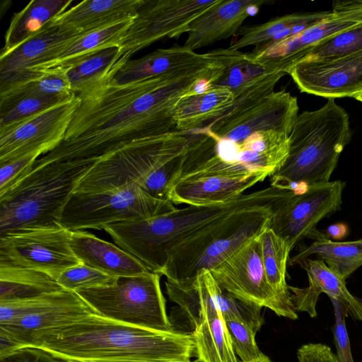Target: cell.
Wrapping results in <instances>:
<instances>
[{
    "instance_id": "39",
    "label": "cell",
    "mask_w": 362,
    "mask_h": 362,
    "mask_svg": "<svg viewBox=\"0 0 362 362\" xmlns=\"http://www.w3.org/2000/svg\"><path fill=\"white\" fill-rule=\"evenodd\" d=\"M118 53V47H109L67 69V76L73 92L78 94L108 72L116 63Z\"/></svg>"
},
{
    "instance_id": "32",
    "label": "cell",
    "mask_w": 362,
    "mask_h": 362,
    "mask_svg": "<svg viewBox=\"0 0 362 362\" xmlns=\"http://www.w3.org/2000/svg\"><path fill=\"white\" fill-rule=\"evenodd\" d=\"M71 0H33L13 16L1 54L7 53L66 11Z\"/></svg>"
},
{
    "instance_id": "11",
    "label": "cell",
    "mask_w": 362,
    "mask_h": 362,
    "mask_svg": "<svg viewBox=\"0 0 362 362\" xmlns=\"http://www.w3.org/2000/svg\"><path fill=\"white\" fill-rule=\"evenodd\" d=\"M71 231L64 228H27L0 236V267L45 272L57 280L80 262L71 246Z\"/></svg>"
},
{
    "instance_id": "15",
    "label": "cell",
    "mask_w": 362,
    "mask_h": 362,
    "mask_svg": "<svg viewBox=\"0 0 362 362\" xmlns=\"http://www.w3.org/2000/svg\"><path fill=\"white\" fill-rule=\"evenodd\" d=\"M79 103L74 93L42 112L0 129V163L39 149L46 153L54 149L63 141Z\"/></svg>"
},
{
    "instance_id": "14",
    "label": "cell",
    "mask_w": 362,
    "mask_h": 362,
    "mask_svg": "<svg viewBox=\"0 0 362 362\" xmlns=\"http://www.w3.org/2000/svg\"><path fill=\"white\" fill-rule=\"evenodd\" d=\"M165 288L168 298L179 305L190 324L201 313L209 310L221 312L225 319L243 321L256 332L264 323L262 307L223 289L209 270L202 269L194 278L180 283L166 281Z\"/></svg>"
},
{
    "instance_id": "19",
    "label": "cell",
    "mask_w": 362,
    "mask_h": 362,
    "mask_svg": "<svg viewBox=\"0 0 362 362\" xmlns=\"http://www.w3.org/2000/svg\"><path fill=\"white\" fill-rule=\"evenodd\" d=\"M226 49L219 48L197 53L184 46L158 49L142 57L129 59L115 73L119 84L160 77L197 68L223 64Z\"/></svg>"
},
{
    "instance_id": "1",
    "label": "cell",
    "mask_w": 362,
    "mask_h": 362,
    "mask_svg": "<svg viewBox=\"0 0 362 362\" xmlns=\"http://www.w3.org/2000/svg\"><path fill=\"white\" fill-rule=\"evenodd\" d=\"M117 69L113 66L76 94L80 103L63 141L34 165L95 162L134 140L174 131L177 102L200 81L216 78L223 65L124 84L113 78Z\"/></svg>"
},
{
    "instance_id": "27",
    "label": "cell",
    "mask_w": 362,
    "mask_h": 362,
    "mask_svg": "<svg viewBox=\"0 0 362 362\" xmlns=\"http://www.w3.org/2000/svg\"><path fill=\"white\" fill-rule=\"evenodd\" d=\"M144 0H85L66 10L53 22L81 33L134 18Z\"/></svg>"
},
{
    "instance_id": "45",
    "label": "cell",
    "mask_w": 362,
    "mask_h": 362,
    "mask_svg": "<svg viewBox=\"0 0 362 362\" xmlns=\"http://www.w3.org/2000/svg\"><path fill=\"white\" fill-rule=\"evenodd\" d=\"M333 305L335 322L333 327L334 342L337 362H354L345 322L348 312L344 305L335 298H329Z\"/></svg>"
},
{
    "instance_id": "3",
    "label": "cell",
    "mask_w": 362,
    "mask_h": 362,
    "mask_svg": "<svg viewBox=\"0 0 362 362\" xmlns=\"http://www.w3.org/2000/svg\"><path fill=\"white\" fill-rule=\"evenodd\" d=\"M292 193L291 189L270 185L226 202L188 205L149 218L106 225L102 230L151 272L160 274L170 251L208 224L238 210L282 204Z\"/></svg>"
},
{
    "instance_id": "51",
    "label": "cell",
    "mask_w": 362,
    "mask_h": 362,
    "mask_svg": "<svg viewBox=\"0 0 362 362\" xmlns=\"http://www.w3.org/2000/svg\"><path fill=\"white\" fill-rule=\"evenodd\" d=\"M146 362H175V361H146ZM189 362H201L199 360L197 359L195 361H189Z\"/></svg>"
},
{
    "instance_id": "13",
    "label": "cell",
    "mask_w": 362,
    "mask_h": 362,
    "mask_svg": "<svg viewBox=\"0 0 362 362\" xmlns=\"http://www.w3.org/2000/svg\"><path fill=\"white\" fill-rule=\"evenodd\" d=\"M218 284L233 296L277 315L297 320L296 309L285 304L270 286L264 270L259 236L210 270Z\"/></svg>"
},
{
    "instance_id": "30",
    "label": "cell",
    "mask_w": 362,
    "mask_h": 362,
    "mask_svg": "<svg viewBox=\"0 0 362 362\" xmlns=\"http://www.w3.org/2000/svg\"><path fill=\"white\" fill-rule=\"evenodd\" d=\"M133 20L134 18L126 20L100 29L81 33L69 42L54 60L42 66L37 73L54 68L67 69L103 49L118 47Z\"/></svg>"
},
{
    "instance_id": "40",
    "label": "cell",
    "mask_w": 362,
    "mask_h": 362,
    "mask_svg": "<svg viewBox=\"0 0 362 362\" xmlns=\"http://www.w3.org/2000/svg\"><path fill=\"white\" fill-rule=\"evenodd\" d=\"M361 50L362 25L339 33L308 49L303 53L300 61L343 57Z\"/></svg>"
},
{
    "instance_id": "20",
    "label": "cell",
    "mask_w": 362,
    "mask_h": 362,
    "mask_svg": "<svg viewBox=\"0 0 362 362\" xmlns=\"http://www.w3.org/2000/svg\"><path fill=\"white\" fill-rule=\"evenodd\" d=\"M362 25L333 14L304 30L278 41L256 46L250 57L270 72L288 70L298 62L303 53L320 42L343 32Z\"/></svg>"
},
{
    "instance_id": "53",
    "label": "cell",
    "mask_w": 362,
    "mask_h": 362,
    "mask_svg": "<svg viewBox=\"0 0 362 362\" xmlns=\"http://www.w3.org/2000/svg\"><path fill=\"white\" fill-rule=\"evenodd\" d=\"M66 362H75V361H66Z\"/></svg>"
},
{
    "instance_id": "22",
    "label": "cell",
    "mask_w": 362,
    "mask_h": 362,
    "mask_svg": "<svg viewBox=\"0 0 362 362\" xmlns=\"http://www.w3.org/2000/svg\"><path fill=\"white\" fill-rule=\"evenodd\" d=\"M269 0H218L186 28L187 37L183 45L194 51L238 33L249 16L258 13Z\"/></svg>"
},
{
    "instance_id": "8",
    "label": "cell",
    "mask_w": 362,
    "mask_h": 362,
    "mask_svg": "<svg viewBox=\"0 0 362 362\" xmlns=\"http://www.w3.org/2000/svg\"><path fill=\"white\" fill-rule=\"evenodd\" d=\"M160 274L118 277L112 285L78 289L75 293L97 315L128 325L158 332L174 328L166 313Z\"/></svg>"
},
{
    "instance_id": "36",
    "label": "cell",
    "mask_w": 362,
    "mask_h": 362,
    "mask_svg": "<svg viewBox=\"0 0 362 362\" xmlns=\"http://www.w3.org/2000/svg\"><path fill=\"white\" fill-rule=\"evenodd\" d=\"M229 49L221 74L209 83V88H224L233 95L272 73L253 60L249 52Z\"/></svg>"
},
{
    "instance_id": "23",
    "label": "cell",
    "mask_w": 362,
    "mask_h": 362,
    "mask_svg": "<svg viewBox=\"0 0 362 362\" xmlns=\"http://www.w3.org/2000/svg\"><path fill=\"white\" fill-rule=\"evenodd\" d=\"M214 139L222 158L270 175L283 165L289 152V135L274 130L255 132L240 144Z\"/></svg>"
},
{
    "instance_id": "34",
    "label": "cell",
    "mask_w": 362,
    "mask_h": 362,
    "mask_svg": "<svg viewBox=\"0 0 362 362\" xmlns=\"http://www.w3.org/2000/svg\"><path fill=\"white\" fill-rule=\"evenodd\" d=\"M259 240L262 262L270 286L285 304L296 309L286 283V268L291 251L286 243L268 226L259 235Z\"/></svg>"
},
{
    "instance_id": "21",
    "label": "cell",
    "mask_w": 362,
    "mask_h": 362,
    "mask_svg": "<svg viewBox=\"0 0 362 362\" xmlns=\"http://www.w3.org/2000/svg\"><path fill=\"white\" fill-rule=\"evenodd\" d=\"M270 175L264 171L218 173L185 177L171 188L168 200L174 204L203 206L226 202L262 182Z\"/></svg>"
},
{
    "instance_id": "2",
    "label": "cell",
    "mask_w": 362,
    "mask_h": 362,
    "mask_svg": "<svg viewBox=\"0 0 362 362\" xmlns=\"http://www.w3.org/2000/svg\"><path fill=\"white\" fill-rule=\"evenodd\" d=\"M27 346L75 362H189L196 355L192 333L151 330L95 313L37 333Z\"/></svg>"
},
{
    "instance_id": "43",
    "label": "cell",
    "mask_w": 362,
    "mask_h": 362,
    "mask_svg": "<svg viewBox=\"0 0 362 362\" xmlns=\"http://www.w3.org/2000/svg\"><path fill=\"white\" fill-rule=\"evenodd\" d=\"M235 353L240 362H258L267 357L255 341L256 332L237 319H225Z\"/></svg>"
},
{
    "instance_id": "38",
    "label": "cell",
    "mask_w": 362,
    "mask_h": 362,
    "mask_svg": "<svg viewBox=\"0 0 362 362\" xmlns=\"http://www.w3.org/2000/svg\"><path fill=\"white\" fill-rule=\"evenodd\" d=\"M78 297L76 293L63 289L28 298L0 301V325L40 313Z\"/></svg>"
},
{
    "instance_id": "10",
    "label": "cell",
    "mask_w": 362,
    "mask_h": 362,
    "mask_svg": "<svg viewBox=\"0 0 362 362\" xmlns=\"http://www.w3.org/2000/svg\"><path fill=\"white\" fill-rule=\"evenodd\" d=\"M218 0H144L118 45L114 66L119 68L136 52L165 37H177L187 25Z\"/></svg>"
},
{
    "instance_id": "42",
    "label": "cell",
    "mask_w": 362,
    "mask_h": 362,
    "mask_svg": "<svg viewBox=\"0 0 362 362\" xmlns=\"http://www.w3.org/2000/svg\"><path fill=\"white\" fill-rule=\"evenodd\" d=\"M117 278L81 262L62 272L57 281L64 289L75 292L81 288L110 286Z\"/></svg>"
},
{
    "instance_id": "29",
    "label": "cell",
    "mask_w": 362,
    "mask_h": 362,
    "mask_svg": "<svg viewBox=\"0 0 362 362\" xmlns=\"http://www.w3.org/2000/svg\"><path fill=\"white\" fill-rule=\"evenodd\" d=\"M191 325L198 360L201 362H238L221 312L205 310Z\"/></svg>"
},
{
    "instance_id": "24",
    "label": "cell",
    "mask_w": 362,
    "mask_h": 362,
    "mask_svg": "<svg viewBox=\"0 0 362 362\" xmlns=\"http://www.w3.org/2000/svg\"><path fill=\"white\" fill-rule=\"evenodd\" d=\"M307 272L308 286H288L296 311L305 312L311 317L317 315L316 305L319 296L326 293L338 299L348 313L356 320H362V301L347 289L344 279L332 271L320 259H305L298 263Z\"/></svg>"
},
{
    "instance_id": "25",
    "label": "cell",
    "mask_w": 362,
    "mask_h": 362,
    "mask_svg": "<svg viewBox=\"0 0 362 362\" xmlns=\"http://www.w3.org/2000/svg\"><path fill=\"white\" fill-rule=\"evenodd\" d=\"M92 313L94 312L79 296L40 313L0 325V357L25 347L39 332L69 324Z\"/></svg>"
},
{
    "instance_id": "17",
    "label": "cell",
    "mask_w": 362,
    "mask_h": 362,
    "mask_svg": "<svg viewBox=\"0 0 362 362\" xmlns=\"http://www.w3.org/2000/svg\"><path fill=\"white\" fill-rule=\"evenodd\" d=\"M302 93L327 99L354 98L362 91V50L320 59H303L288 70Z\"/></svg>"
},
{
    "instance_id": "50",
    "label": "cell",
    "mask_w": 362,
    "mask_h": 362,
    "mask_svg": "<svg viewBox=\"0 0 362 362\" xmlns=\"http://www.w3.org/2000/svg\"><path fill=\"white\" fill-rule=\"evenodd\" d=\"M354 98H355L356 100L362 103V91L358 93L356 95H355Z\"/></svg>"
},
{
    "instance_id": "46",
    "label": "cell",
    "mask_w": 362,
    "mask_h": 362,
    "mask_svg": "<svg viewBox=\"0 0 362 362\" xmlns=\"http://www.w3.org/2000/svg\"><path fill=\"white\" fill-rule=\"evenodd\" d=\"M0 362H66L52 354L37 347H22L0 357Z\"/></svg>"
},
{
    "instance_id": "37",
    "label": "cell",
    "mask_w": 362,
    "mask_h": 362,
    "mask_svg": "<svg viewBox=\"0 0 362 362\" xmlns=\"http://www.w3.org/2000/svg\"><path fill=\"white\" fill-rule=\"evenodd\" d=\"M66 69L54 68L40 71L36 78L0 93V105L29 95L66 98L74 93Z\"/></svg>"
},
{
    "instance_id": "47",
    "label": "cell",
    "mask_w": 362,
    "mask_h": 362,
    "mask_svg": "<svg viewBox=\"0 0 362 362\" xmlns=\"http://www.w3.org/2000/svg\"><path fill=\"white\" fill-rule=\"evenodd\" d=\"M298 362H337L331 348L321 343L302 345L297 351Z\"/></svg>"
},
{
    "instance_id": "28",
    "label": "cell",
    "mask_w": 362,
    "mask_h": 362,
    "mask_svg": "<svg viewBox=\"0 0 362 362\" xmlns=\"http://www.w3.org/2000/svg\"><path fill=\"white\" fill-rule=\"evenodd\" d=\"M233 93L224 88H211L201 93L192 90L182 96L173 112L175 130L191 132L206 127L231 105Z\"/></svg>"
},
{
    "instance_id": "48",
    "label": "cell",
    "mask_w": 362,
    "mask_h": 362,
    "mask_svg": "<svg viewBox=\"0 0 362 362\" xmlns=\"http://www.w3.org/2000/svg\"><path fill=\"white\" fill-rule=\"evenodd\" d=\"M332 12L344 20L362 25V0L334 1Z\"/></svg>"
},
{
    "instance_id": "7",
    "label": "cell",
    "mask_w": 362,
    "mask_h": 362,
    "mask_svg": "<svg viewBox=\"0 0 362 362\" xmlns=\"http://www.w3.org/2000/svg\"><path fill=\"white\" fill-rule=\"evenodd\" d=\"M282 204L238 210L211 222L170 251L160 274L176 284L213 269L258 237Z\"/></svg>"
},
{
    "instance_id": "18",
    "label": "cell",
    "mask_w": 362,
    "mask_h": 362,
    "mask_svg": "<svg viewBox=\"0 0 362 362\" xmlns=\"http://www.w3.org/2000/svg\"><path fill=\"white\" fill-rule=\"evenodd\" d=\"M81 33L49 22L40 31L11 51L0 54V93L28 82L38 69L54 60Z\"/></svg>"
},
{
    "instance_id": "31",
    "label": "cell",
    "mask_w": 362,
    "mask_h": 362,
    "mask_svg": "<svg viewBox=\"0 0 362 362\" xmlns=\"http://www.w3.org/2000/svg\"><path fill=\"white\" fill-rule=\"evenodd\" d=\"M315 240L288 259L289 265L298 264L312 255H316L341 279L346 280L362 266V238L347 242H333L326 235L316 231Z\"/></svg>"
},
{
    "instance_id": "26",
    "label": "cell",
    "mask_w": 362,
    "mask_h": 362,
    "mask_svg": "<svg viewBox=\"0 0 362 362\" xmlns=\"http://www.w3.org/2000/svg\"><path fill=\"white\" fill-rule=\"evenodd\" d=\"M71 246L80 262L112 276H133L151 272L136 257L87 231H71Z\"/></svg>"
},
{
    "instance_id": "4",
    "label": "cell",
    "mask_w": 362,
    "mask_h": 362,
    "mask_svg": "<svg viewBox=\"0 0 362 362\" xmlns=\"http://www.w3.org/2000/svg\"><path fill=\"white\" fill-rule=\"evenodd\" d=\"M192 135L174 130L134 140L95 161L75 192L97 193L136 186L153 197L168 200Z\"/></svg>"
},
{
    "instance_id": "12",
    "label": "cell",
    "mask_w": 362,
    "mask_h": 362,
    "mask_svg": "<svg viewBox=\"0 0 362 362\" xmlns=\"http://www.w3.org/2000/svg\"><path fill=\"white\" fill-rule=\"evenodd\" d=\"M345 182L341 180L300 185L274 211L268 228L281 238L291 251L305 238H311L323 218L339 211Z\"/></svg>"
},
{
    "instance_id": "44",
    "label": "cell",
    "mask_w": 362,
    "mask_h": 362,
    "mask_svg": "<svg viewBox=\"0 0 362 362\" xmlns=\"http://www.w3.org/2000/svg\"><path fill=\"white\" fill-rule=\"evenodd\" d=\"M45 153L39 149L0 163V194L28 174L38 157Z\"/></svg>"
},
{
    "instance_id": "33",
    "label": "cell",
    "mask_w": 362,
    "mask_h": 362,
    "mask_svg": "<svg viewBox=\"0 0 362 362\" xmlns=\"http://www.w3.org/2000/svg\"><path fill=\"white\" fill-rule=\"evenodd\" d=\"M63 289L55 279L45 272L0 267V301L28 298Z\"/></svg>"
},
{
    "instance_id": "52",
    "label": "cell",
    "mask_w": 362,
    "mask_h": 362,
    "mask_svg": "<svg viewBox=\"0 0 362 362\" xmlns=\"http://www.w3.org/2000/svg\"><path fill=\"white\" fill-rule=\"evenodd\" d=\"M258 362H272L270 361V359L267 356L266 358H264L263 360L260 361H258Z\"/></svg>"
},
{
    "instance_id": "5",
    "label": "cell",
    "mask_w": 362,
    "mask_h": 362,
    "mask_svg": "<svg viewBox=\"0 0 362 362\" xmlns=\"http://www.w3.org/2000/svg\"><path fill=\"white\" fill-rule=\"evenodd\" d=\"M352 137L349 116L334 99L298 114L289 135V152L272 175L271 185L294 189L327 182Z\"/></svg>"
},
{
    "instance_id": "41",
    "label": "cell",
    "mask_w": 362,
    "mask_h": 362,
    "mask_svg": "<svg viewBox=\"0 0 362 362\" xmlns=\"http://www.w3.org/2000/svg\"><path fill=\"white\" fill-rule=\"evenodd\" d=\"M68 98L29 95L0 105V129L19 123Z\"/></svg>"
},
{
    "instance_id": "9",
    "label": "cell",
    "mask_w": 362,
    "mask_h": 362,
    "mask_svg": "<svg viewBox=\"0 0 362 362\" xmlns=\"http://www.w3.org/2000/svg\"><path fill=\"white\" fill-rule=\"evenodd\" d=\"M176 209L170 200L153 197L136 186L97 193L74 192L60 224L71 231L102 230L106 225L149 218Z\"/></svg>"
},
{
    "instance_id": "6",
    "label": "cell",
    "mask_w": 362,
    "mask_h": 362,
    "mask_svg": "<svg viewBox=\"0 0 362 362\" xmlns=\"http://www.w3.org/2000/svg\"><path fill=\"white\" fill-rule=\"evenodd\" d=\"M95 162L54 161L32 170L0 194V236L27 228H59L64 207Z\"/></svg>"
},
{
    "instance_id": "16",
    "label": "cell",
    "mask_w": 362,
    "mask_h": 362,
    "mask_svg": "<svg viewBox=\"0 0 362 362\" xmlns=\"http://www.w3.org/2000/svg\"><path fill=\"white\" fill-rule=\"evenodd\" d=\"M296 97L274 91L235 115L216 119L202 129L213 137L241 144L255 132L274 130L290 135L298 115Z\"/></svg>"
},
{
    "instance_id": "35",
    "label": "cell",
    "mask_w": 362,
    "mask_h": 362,
    "mask_svg": "<svg viewBox=\"0 0 362 362\" xmlns=\"http://www.w3.org/2000/svg\"><path fill=\"white\" fill-rule=\"evenodd\" d=\"M332 15V11L293 13L273 18L261 24L243 26L238 32L237 40L228 48L239 50L250 45L256 47L272 41L287 28L300 25H313Z\"/></svg>"
},
{
    "instance_id": "49",
    "label": "cell",
    "mask_w": 362,
    "mask_h": 362,
    "mask_svg": "<svg viewBox=\"0 0 362 362\" xmlns=\"http://www.w3.org/2000/svg\"><path fill=\"white\" fill-rule=\"evenodd\" d=\"M348 230L349 229L346 224L335 223L329 226L327 228L326 235L334 240H339L346 236Z\"/></svg>"
}]
</instances>
